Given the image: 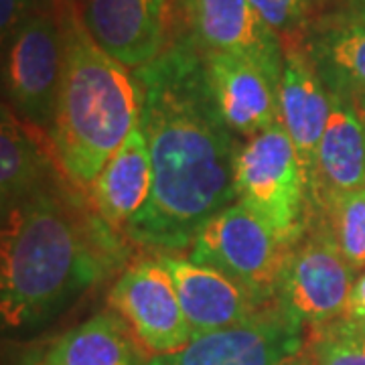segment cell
Returning a JSON list of instances; mask_svg holds the SVG:
<instances>
[{"label":"cell","instance_id":"cell-5","mask_svg":"<svg viewBox=\"0 0 365 365\" xmlns=\"http://www.w3.org/2000/svg\"><path fill=\"white\" fill-rule=\"evenodd\" d=\"M288 252L290 248L258 213L235 201L199 230L187 258L227 274L268 307L276 300Z\"/></svg>","mask_w":365,"mask_h":365},{"label":"cell","instance_id":"cell-7","mask_svg":"<svg viewBox=\"0 0 365 365\" xmlns=\"http://www.w3.org/2000/svg\"><path fill=\"white\" fill-rule=\"evenodd\" d=\"M169 35L199 51L237 55L282 76L284 43L250 0H170Z\"/></svg>","mask_w":365,"mask_h":365},{"label":"cell","instance_id":"cell-20","mask_svg":"<svg viewBox=\"0 0 365 365\" xmlns=\"http://www.w3.org/2000/svg\"><path fill=\"white\" fill-rule=\"evenodd\" d=\"M313 223L331 237L355 270H365V189L329 201L314 213Z\"/></svg>","mask_w":365,"mask_h":365},{"label":"cell","instance_id":"cell-18","mask_svg":"<svg viewBox=\"0 0 365 365\" xmlns=\"http://www.w3.org/2000/svg\"><path fill=\"white\" fill-rule=\"evenodd\" d=\"M49 132L25 122L11 106H2L0 126V199L2 211L43 189L57 155ZM59 165V163H57Z\"/></svg>","mask_w":365,"mask_h":365},{"label":"cell","instance_id":"cell-21","mask_svg":"<svg viewBox=\"0 0 365 365\" xmlns=\"http://www.w3.org/2000/svg\"><path fill=\"white\" fill-rule=\"evenodd\" d=\"M313 341L317 365H365V353L353 337L347 319L325 323Z\"/></svg>","mask_w":365,"mask_h":365},{"label":"cell","instance_id":"cell-23","mask_svg":"<svg viewBox=\"0 0 365 365\" xmlns=\"http://www.w3.org/2000/svg\"><path fill=\"white\" fill-rule=\"evenodd\" d=\"M39 0H0V31H2V43L13 37L19 25L26 19Z\"/></svg>","mask_w":365,"mask_h":365},{"label":"cell","instance_id":"cell-6","mask_svg":"<svg viewBox=\"0 0 365 365\" xmlns=\"http://www.w3.org/2000/svg\"><path fill=\"white\" fill-rule=\"evenodd\" d=\"M6 43L9 106L25 122L51 132L63 73V33L55 0H39Z\"/></svg>","mask_w":365,"mask_h":365},{"label":"cell","instance_id":"cell-15","mask_svg":"<svg viewBox=\"0 0 365 365\" xmlns=\"http://www.w3.org/2000/svg\"><path fill=\"white\" fill-rule=\"evenodd\" d=\"M329 96L331 110L317 153L311 220L329 201L365 189L364 114L349 98L331 91Z\"/></svg>","mask_w":365,"mask_h":365},{"label":"cell","instance_id":"cell-22","mask_svg":"<svg viewBox=\"0 0 365 365\" xmlns=\"http://www.w3.org/2000/svg\"><path fill=\"white\" fill-rule=\"evenodd\" d=\"M280 37H297L311 23L314 0H250Z\"/></svg>","mask_w":365,"mask_h":365},{"label":"cell","instance_id":"cell-14","mask_svg":"<svg viewBox=\"0 0 365 365\" xmlns=\"http://www.w3.org/2000/svg\"><path fill=\"white\" fill-rule=\"evenodd\" d=\"M158 258L175 280L193 337L244 323L266 309L246 288L217 268L170 254H160Z\"/></svg>","mask_w":365,"mask_h":365},{"label":"cell","instance_id":"cell-9","mask_svg":"<svg viewBox=\"0 0 365 365\" xmlns=\"http://www.w3.org/2000/svg\"><path fill=\"white\" fill-rule=\"evenodd\" d=\"M302 327L274 302L244 323L193 337L144 365H299Z\"/></svg>","mask_w":365,"mask_h":365},{"label":"cell","instance_id":"cell-17","mask_svg":"<svg viewBox=\"0 0 365 365\" xmlns=\"http://www.w3.org/2000/svg\"><path fill=\"white\" fill-rule=\"evenodd\" d=\"M300 45L327 91L365 102V21L314 19L302 33Z\"/></svg>","mask_w":365,"mask_h":365},{"label":"cell","instance_id":"cell-26","mask_svg":"<svg viewBox=\"0 0 365 365\" xmlns=\"http://www.w3.org/2000/svg\"><path fill=\"white\" fill-rule=\"evenodd\" d=\"M345 319H347V317H345ZM347 323H349V329H351L353 337H355V341L359 343V347H361L365 353V325L364 323L353 321V319H347Z\"/></svg>","mask_w":365,"mask_h":365},{"label":"cell","instance_id":"cell-4","mask_svg":"<svg viewBox=\"0 0 365 365\" xmlns=\"http://www.w3.org/2000/svg\"><path fill=\"white\" fill-rule=\"evenodd\" d=\"M235 193L272 227L288 248L297 246L311 223V209L299 157L280 120L240 146Z\"/></svg>","mask_w":365,"mask_h":365},{"label":"cell","instance_id":"cell-11","mask_svg":"<svg viewBox=\"0 0 365 365\" xmlns=\"http://www.w3.org/2000/svg\"><path fill=\"white\" fill-rule=\"evenodd\" d=\"M93 41L128 69L155 61L169 41L170 0H79Z\"/></svg>","mask_w":365,"mask_h":365},{"label":"cell","instance_id":"cell-25","mask_svg":"<svg viewBox=\"0 0 365 365\" xmlns=\"http://www.w3.org/2000/svg\"><path fill=\"white\" fill-rule=\"evenodd\" d=\"M345 317L365 325V270L353 284L351 300H349V309H347Z\"/></svg>","mask_w":365,"mask_h":365},{"label":"cell","instance_id":"cell-24","mask_svg":"<svg viewBox=\"0 0 365 365\" xmlns=\"http://www.w3.org/2000/svg\"><path fill=\"white\" fill-rule=\"evenodd\" d=\"M321 21H337V23H349V21H365V0H341V4L321 16Z\"/></svg>","mask_w":365,"mask_h":365},{"label":"cell","instance_id":"cell-27","mask_svg":"<svg viewBox=\"0 0 365 365\" xmlns=\"http://www.w3.org/2000/svg\"><path fill=\"white\" fill-rule=\"evenodd\" d=\"M351 102H353V100H351ZM355 106L359 108V112L364 114V120H365V102H355Z\"/></svg>","mask_w":365,"mask_h":365},{"label":"cell","instance_id":"cell-12","mask_svg":"<svg viewBox=\"0 0 365 365\" xmlns=\"http://www.w3.org/2000/svg\"><path fill=\"white\" fill-rule=\"evenodd\" d=\"M278 120L287 130L299 157L311 209L317 177V153L331 110V96L311 63L309 55L302 49L300 37L299 41L288 37L284 45V66L278 88Z\"/></svg>","mask_w":365,"mask_h":365},{"label":"cell","instance_id":"cell-8","mask_svg":"<svg viewBox=\"0 0 365 365\" xmlns=\"http://www.w3.org/2000/svg\"><path fill=\"white\" fill-rule=\"evenodd\" d=\"M353 268L331 237L313 227L288 252L276 290V304L302 325H325L349 309Z\"/></svg>","mask_w":365,"mask_h":365},{"label":"cell","instance_id":"cell-3","mask_svg":"<svg viewBox=\"0 0 365 365\" xmlns=\"http://www.w3.org/2000/svg\"><path fill=\"white\" fill-rule=\"evenodd\" d=\"M63 33V73L51 126L59 169L90 189L110 157L140 122V83L93 41L79 0H55Z\"/></svg>","mask_w":365,"mask_h":365},{"label":"cell","instance_id":"cell-19","mask_svg":"<svg viewBox=\"0 0 365 365\" xmlns=\"http://www.w3.org/2000/svg\"><path fill=\"white\" fill-rule=\"evenodd\" d=\"M140 345L114 311L93 314L53 343L35 365H143Z\"/></svg>","mask_w":365,"mask_h":365},{"label":"cell","instance_id":"cell-13","mask_svg":"<svg viewBox=\"0 0 365 365\" xmlns=\"http://www.w3.org/2000/svg\"><path fill=\"white\" fill-rule=\"evenodd\" d=\"M203 61L213 100L235 136L248 140L278 122L280 78L227 53H203Z\"/></svg>","mask_w":365,"mask_h":365},{"label":"cell","instance_id":"cell-10","mask_svg":"<svg viewBox=\"0 0 365 365\" xmlns=\"http://www.w3.org/2000/svg\"><path fill=\"white\" fill-rule=\"evenodd\" d=\"M108 302L130 327L140 349L153 357L179 351L193 341L175 280L160 258L126 268L110 290Z\"/></svg>","mask_w":365,"mask_h":365},{"label":"cell","instance_id":"cell-2","mask_svg":"<svg viewBox=\"0 0 365 365\" xmlns=\"http://www.w3.org/2000/svg\"><path fill=\"white\" fill-rule=\"evenodd\" d=\"M4 213L0 313L11 329L39 325L104 274V235L61 193L39 189Z\"/></svg>","mask_w":365,"mask_h":365},{"label":"cell","instance_id":"cell-1","mask_svg":"<svg viewBox=\"0 0 365 365\" xmlns=\"http://www.w3.org/2000/svg\"><path fill=\"white\" fill-rule=\"evenodd\" d=\"M134 73L153 189L124 232L138 246L181 252L213 215L237 201L235 158L242 144L213 100L203 53L189 39L169 35L157 59Z\"/></svg>","mask_w":365,"mask_h":365},{"label":"cell","instance_id":"cell-16","mask_svg":"<svg viewBox=\"0 0 365 365\" xmlns=\"http://www.w3.org/2000/svg\"><path fill=\"white\" fill-rule=\"evenodd\" d=\"M153 189V160L146 136L136 126L91 182L90 203L98 220L126 227L143 211Z\"/></svg>","mask_w":365,"mask_h":365}]
</instances>
